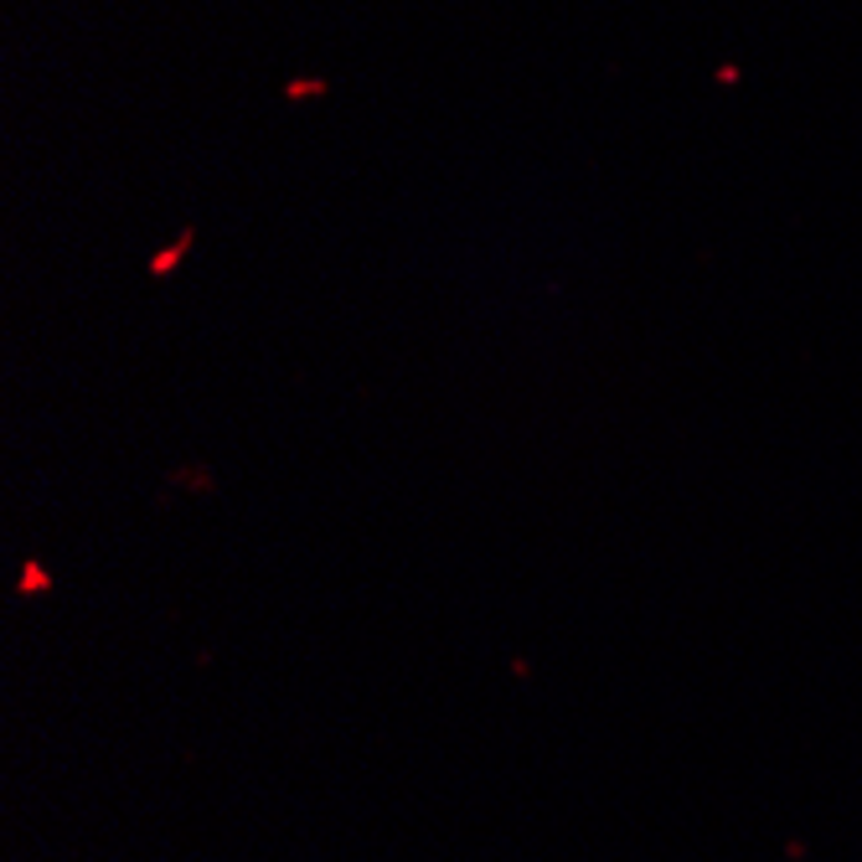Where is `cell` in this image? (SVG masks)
I'll return each mask as SVG.
<instances>
[{
	"instance_id": "cell-1",
	"label": "cell",
	"mask_w": 862,
	"mask_h": 862,
	"mask_svg": "<svg viewBox=\"0 0 862 862\" xmlns=\"http://www.w3.org/2000/svg\"><path fill=\"white\" fill-rule=\"evenodd\" d=\"M197 244V232L191 228H181V238H176L171 248H160V254H150V274H156V279H166V274H176V264L187 259V248Z\"/></svg>"
},
{
	"instance_id": "cell-2",
	"label": "cell",
	"mask_w": 862,
	"mask_h": 862,
	"mask_svg": "<svg viewBox=\"0 0 862 862\" xmlns=\"http://www.w3.org/2000/svg\"><path fill=\"white\" fill-rule=\"evenodd\" d=\"M42 589H52L47 568H42V563H27V568H21V594H42Z\"/></svg>"
},
{
	"instance_id": "cell-3",
	"label": "cell",
	"mask_w": 862,
	"mask_h": 862,
	"mask_svg": "<svg viewBox=\"0 0 862 862\" xmlns=\"http://www.w3.org/2000/svg\"><path fill=\"white\" fill-rule=\"evenodd\" d=\"M285 93H289V99H310V93H326V78H295Z\"/></svg>"
}]
</instances>
